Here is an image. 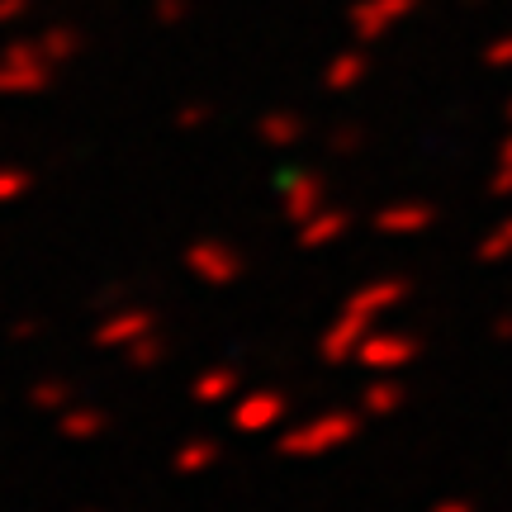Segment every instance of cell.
<instances>
[{"mask_svg": "<svg viewBox=\"0 0 512 512\" xmlns=\"http://www.w3.org/2000/svg\"><path fill=\"white\" fill-rule=\"evenodd\" d=\"M361 422H366L361 408H328V413H318V418L280 427L275 446H280V456H290V460H318V456H332V451L351 446L356 432H361Z\"/></svg>", "mask_w": 512, "mask_h": 512, "instance_id": "obj_1", "label": "cell"}, {"mask_svg": "<svg viewBox=\"0 0 512 512\" xmlns=\"http://www.w3.org/2000/svg\"><path fill=\"white\" fill-rule=\"evenodd\" d=\"M53 62L43 57L38 38H10L0 48V95H38L53 86Z\"/></svg>", "mask_w": 512, "mask_h": 512, "instance_id": "obj_2", "label": "cell"}, {"mask_svg": "<svg viewBox=\"0 0 512 512\" xmlns=\"http://www.w3.org/2000/svg\"><path fill=\"white\" fill-rule=\"evenodd\" d=\"M418 10H422V0H356L347 10V29L361 48H370V43L394 34L399 24H408Z\"/></svg>", "mask_w": 512, "mask_h": 512, "instance_id": "obj_3", "label": "cell"}, {"mask_svg": "<svg viewBox=\"0 0 512 512\" xmlns=\"http://www.w3.org/2000/svg\"><path fill=\"white\" fill-rule=\"evenodd\" d=\"M181 266L195 275L200 285L223 290V285H233V280L242 275V252L238 247H228L223 238H195L181 252Z\"/></svg>", "mask_w": 512, "mask_h": 512, "instance_id": "obj_4", "label": "cell"}, {"mask_svg": "<svg viewBox=\"0 0 512 512\" xmlns=\"http://www.w3.org/2000/svg\"><path fill=\"white\" fill-rule=\"evenodd\" d=\"M147 332H157V309H147V304H138V299H128V304H119V309L100 313V323H95V347L128 351L138 337H147Z\"/></svg>", "mask_w": 512, "mask_h": 512, "instance_id": "obj_5", "label": "cell"}, {"mask_svg": "<svg viewBox=\"0 0 512 512\" xmlns=\"http://www.w3.org/2000/svg\"><path fill=\"white\" fill-rule=\"evenodd\" d=\"M422 356V342L413 332H370L366 342L356 347V361L370 370V375H399Z\"/></svg>", "mask_w": 512, "mask_h": 512, "instance_id": "obj_6", "label": "cell"}, {"mask_svg": "<svg viewBox=\"0 0 512 512\" xmlns=\"http://www.w3.org/2000/svg\"><path fill=\"white\" fill-rule=\"evenodd\" d=\"M285 418H290V399L280 389H252V394H242L233 403V427H238L242 437H266Z\"/></svg>", "mask_w": 512, "mask_h": 512, "instance_id": "obj_7", "label": "cell"}, {"mask_svg": "<svg viewBox=\"0 0 512 512\" xmlns=\"http://www.w3.org/2000/svg\"><path fill=\"white\" fill-rule=\"evenodd\" d=\"M370 332H375V318H366V313L356 309H337V318L328 323V332L318 337V356L328 361V366H342V361H356V347L366 342Z\"/></svg>", "mask_w": 512, "mask_h": 512, "instance_id": "obj_8", "label": "cell"}, {"mask_svg": "<svg viewBox=\"0 0 512 512\" xmlns=\"http://www.w3.org/2000/svg\"><path fill=\"white\" fill-rule=\"evenodd\" d=\"M328 204V181L318 171H285L280 176V214L285 223H309L318 209Z\"/></svg>", "mask_w": 512, "mask_h": 512, "instance_id": "obj_9", "label": "cell"}, {"mask_svg": "<svg viewBox=\"0 0 512 512\" xmlns=\"http://www.w3.org/2000/svg\"><path fill=\"white\" fill-rule=\"evenodd\" d=\"M375 233H384V238H418V233H427L432 223H437V209L422 200H389L375 209Z\"/></svg>", "mask_w": 512, "mask_h": 512, "instance_id": "obj_10", "label": "cell"}, {"mask_svg": "<svg viewBox=\"0 0 512 512\" xmlns=\"http://www.w3.org/2000/svg\"><path fill=\"white\" fill-rule=\"evenodd\" d=\"M408 294H413V285L403 275H380V280H366L361 290H351L342 304L366 313V318H384V313H394L399 304H408Z\"/></svg>", "mask_w": 512, "mask_h": 512, "instance_id": "obj_11", "label": "cell"}, {"mask_svg": "<svg viewBox=\"0 0 512 512\" xmlns=\"http://www.w3.org/2000/svg\"><path fill=\"white\" fill-rule=\"evenodd\" d=\"M256 138L275 152H294V147L309 138V119L299 110H266L256 119Z\"/></svg>", "mask_w": 512, "mask_h": 512, "instance_id": "obj_12", "label": "cell"}, {"mask_svg": "<svg viewBox=\"0 0 512 512\" xmlns=\"http://www.w3.org/2000/svg\"><path fill=\"white\" fill-rule=\"evenodd\" d=\"M347 233H351V214L347 209H328V204H323L309 223L294 228V238H299L304 252H323V247H332V242H342Z\"/></svg>", "mask_w": 512, "mask_h": 512, "instance_id": "obj_13", "label": "cell"}, {"mask_svg": "<svg viewBox=\"0 0 512 512\" xmlns=\"http://www.w3.org/2000/svg\"><path fill=\"white\" fill-rule=\"evenodd\" d=\"M403 403H408V389H403V380H394V375H375V380H366V389H361V413L366 418H399Z\"/></svg>", "mask_w": 512, "mask_h": 512, "instance_id": "obj_14", "label": "cell"}, {"mask_svg": "<svg viewBox=\"0 0 512 512\" xmlns=\"http://www.w3.org/2000/svg\"><path fill=\"white\" fill-rule=\"evenodd\" d=\"M238 384H242V375L233 366H209L190 380V399L200 403V408H219V403H228L238 394Z\"/></svg>", "mask_w": 512, "mask_h": 512, "instance_id": "obj_15", "label": "cell"}, {"mask_svg": "<svg viewBox=\"0 0 512 512\" xmlns=\"http://www.w3.org/2000/svg\"><path fill=\"white\" fill-rule=\"evenodd\" d=\"M57 432L67 441H100L110 432V413L91 408V403H72L67 413H57Z\"/></svg>", "mask_w": 512, "mask_h": 512, "instance_id": "obj_16", "label": "cell"}, {"mask_svg": "<svg viewBox=\"0 0 512 512\" xmlns=\"http://www.w3.org/2000/svg\"><path fill=\"white\" fill-rule=\"evenodd\" d=\"M366 76H370L366 48H342V53H337L328 67H323V86L342 95V91H356V86H361Z\"/></svg>", "mask_w": 512, "mask_h": 512, "instance_id": "obj_17", "label": "cell"}, {"mask_svg": "<svg viewBox=\"0 0 512 512\" xmlns=\"http://www.w3.org/2000/svg\"><path fill=\"white\" fill-rule=\"evenodd\" d=\"M219 460H223V446L214 437H190L185 446H176L171 470H176V475H204V470H214Z\"/></svg>", "mask_w": 512, "mask_h": 512, "instance_id": "obj_18", "label": "cell"}, {"mask_svg": "<svg viewBox=\"0 0 512 512\" xmlns=\"http://www.w3.org/2000/svg\"><path fill=\"white\" fill-rule=\"evenodd\" d=\"M38 43H43V57H48L53 67L76 62V57H81V48H86L81 29H72V24H53V29H43V34H38Z\"/></svg>", "mask_w": 512, "mask_h": 512, "instance_id": "obj_19", "label": "cell"}, {"mask_svg": "<svg viewBox=\"0 0 512 512\" xmlns=\"http://www.w3.org/2000/svg\"><path fill=\"white\" fill-rule=\"evenodd\" d=\"M72 380H62V375H43V380L29 384V408H38V413H67L72 408Z\"/></svg>", "mask_w": 512, "mask_h": 512, "instance_id": "obj_20", "label": "cell"}, {"mask_svg": "<svg viewBox=\"0 0 512 512\" xmlns=\"http://www.w3.org/2000/svg\"><path fill=\"white\" fill-rule=\"evenodd\" d=\"M475 261L479 266H503V261H512V219H503L498 228H489V233L479 238Z\"/></svg>", "mask_w": 512, "mask_h": 512, "instance_id": "obj_21", "label": "cell"}, {"mask_svg": "<svg viewBox=\"0 0 512 512\" xmlns=\"http://www.w3.org/2000/svg\"><path fill=\"white\" fill-rule=\"evenodd\" d=\"M124 361H128V370H138V375H143V370H157L166 361V337H162V332H147V337H138V342L124 351Z\"/></svg>", "mask_w": 512, "mask_h": 512, "instance_id": "obj_22", "label": "cell"}, {"mask_svg": "<svg viewBox=\"0 0 512 512\" xmlns=\"http://www.w3.org/2000/svg\"><path fill=\"white\" fill-rule=\"evenodd\" d=\"M366 147V128L361 124H342V128H332L328 133V152L332 157H356Z\"/></svg>", "mask_w": 512, "mask_h": 512, "instance_id": "obj_23", "label": "cell"}, {"mask_svg": "<svg viewBox=\"0 0 512 512\" xmlns=\"http://www.w3.org/2000/svg\"><path fill=\"white\" fill-rule=\"evenodd\" d=\"M29 185H34V176H29L24 166H0V204L19 200V195H24Z\"/></svg>", "mask_w": 512, "mask_h": 512, "instance_id": "obj_24", "label": "cell"}, {"mask_svg": "<svg viewBox=\"0 0 512 512\" xmlns=\"http://www.w3.org/2000/svg\"><path fill=\"white\" fill-rule=\"evenodd\" d=\"M152 19L162 24V29H176L190 19V0H152Z\"/></svg>", "mask_w": 512, "mask_h": 512, "instance_id": "obj_25", "label": "cell"}, {"mask_svg": "<svg viewBox=\"0 0 512 512\" xmlns=\"http://www.w3.org/2000/svg\"><path fill=\"white\" fill-rule=\"evenodd\" d=\"M209 119H214V105H204V100H190V105L176 110V128H185V133H190V128H204Z\"/></svg>", "mask_w": 512, "mask_h": 512, "instance_id": "obj_26", "label": "cell"}, {"mask_svg": "<svg viewBox=\"0 0 512 512\" xmlns=\"http://www.w3.org/2000/svg\"><path fill=\"white\" fill-rule=\"evenodd\" d=\"M484 67H494V72H512V34L494 38V43L484 48Z\"/></svg>", "mask_w": 512, "mask_h": 512, "instance_id": "obj_27", "label": "cell"}, {"mask_svg": "<svg viewBox=\"0 0 512 512\" xmlns=\"http://www.w3.org/2000/svg\"><path fill=\"white\" fill-rule=\"evenodd\" d=\"M119 304H128V290H124V285H110V290H100V294H95V309H100V313L119 309Z\"/></svg>", "mask_w": 512, "mask_h": 512, "instance_id": "obj_28", "label": "cell"}, {"mask_svg": "<svg viewBox=\"0 0 512 512\" xmlns=\"http://www.w3.org/2000/svg\"><path fill=\"white\" fill-rule=\"evenodd\" d=\"M489 337H494V342H503V347H512V309L498 313L494 323H489Z\"/></svg>", "mask_w": 512, "mask_h": 512, "instance_id": "obj_29", "label": "cell"}, {"mask_svg": "<svg viewBox=\"0 0 512 512\" xmlns=\"http://www.w3.org/2000/svg\"><path fill=\"white\" fill-rule=\"evenodd\" d=\"M38 332H43V318H19L15 328H10V342H29Z\"/></svg>", "mask_w": 512, "mask_h": 512, "instance_id": "obj_30", "label": "cell"}, {"mask_svg": "<svg viewBox=\"0 0 512 512\" xmlns=\"http://www.w3.org/2000/svg\"><path fill=\"white\" fill-rule=\"evenodd\" d=\"M489 190H494V195H512V166H494V176H489Z\"/></svg>", "mask_w": 512, "mask_h": 512, "instance_id": "obj_31", "label": "cell"}, {"mask_svg": "<svg viewBox=\"0 0 512 512\" xmlns=\"http://www.w3.org/2000/svg\"><path fill=\"white\" fill-rule=\"evenodd\" d=\"M427 512H475V508H470L465 498H437V503H432Z\"/></svg>", "mask_w": 512, "mask_h": 512, "instance_id": "obj_32", "label": "cell"}, {"mask_svg": "<svg viewBox=\"0 0 512 512\" xmlns=\"http://www.w3.org/2000/svg\"><path fill=\"white\" fill-rule=\"evenodd\" d=\"M19 15H24V0H0V24H10Z\"/></svg>", "mask_w": 512, "mask_h": 512, "instance_id": "obj_33", "label": "cell"}, {"mask_svg": "<svg viewBox=\"0 0 512 512\" xmlns=\"http://www.w3.org/2000/svg\"><path fill=\"white\" fill-rule=\"evenodd\" d=\"M498 166H512V133L498 143Z\"/></svg>", "mask_w": 512, "mask_h": 512, "instance_id": "obj_34", "label": "cell"}, {"mask_svg": "<svg viewBox=\"0 0 512 512\" xmlns=\"http://www.w3.org/2000/svg\"><path fill=\"white\" fill-rule=\"evenodd\" d=\"M465 5H470V10H479V5H484V0H465Z\"/></svg>", "mask_w": 512, "mask_h": 512, "instance_id": "obj_35", "label": "cell"}, {"mask_svg": "<svg viewBox=\"0 0 512 512\" xmlns=\"http://www.w3.org/2000/svg\"><path fill=\"white\" fill-rule=\"evenodd\" d=\"M503 114H508V124H512V100H508V110H503Z\"/></svg>", "mask_w": 512, "mask_h": 512, "instance_id": "obj_36", "label": "cell"}]
</instances>
